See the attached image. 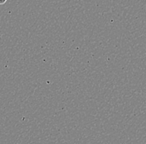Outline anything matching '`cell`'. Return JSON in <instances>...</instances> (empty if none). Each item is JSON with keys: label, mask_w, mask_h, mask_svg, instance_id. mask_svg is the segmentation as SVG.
Returning a JSON list of instances; mask_svg holds the SVG:
<instances>
[{"label": "cell", "mask_w": 146, "mask_h": 144, "mask_svg": "<svg viewBox=\"0 0 146 144\" xmlns=\"http://www.w3.org/2000/svg\"><path fill=\"white\" fill-rule=\"evenodd\" d=\"M6 0H0V5H2V4H4V3H6Z\"/></svg>", "instance_id": "1"}]
</instances>
